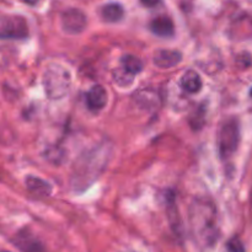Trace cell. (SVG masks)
<instances>
[{
    "label": "cell",
    "mask_w": 252,
    "mask_h": 252,
    "mask_svg": "<svg viewBox=\"0 0 252 252\" xmlns=\"http://www.w3.org/2000/svg\"><path fill=\"white\" fill-rule=\"evenodd\" d=\"M150 30L153 33L160 37H171L175 33V26L169 16H158L150 22Z\"/></svg>",
    "instance_id": "30bf717a"
},
{
    "label": "cell",
    "mask_w": 252,
    "mask_h": 252,
    "mask_svg": "<svg viewBox=\"0 0 252 252\" xmlns=\"http://www.w3.org/2000/svg\"><path fill=\"white\" fill-rule=\"evenodd\" d=\"M2 252H9V251H2Z\"/></svg>",
    "instance_id": "7402d4cb"
},
{
    "label": "cell",
    "mask_w": 252,
    "mask_h": 252,
    "mask_svg": "<svg viewBox=\"0 0 252 252\" xmlns=\"http://www.w3.org/2000/svg\"><path fill=\"white\" fill-rule=\"evenodd\" d=\"M21 1H24L27 5H36L39 0H21Z\"/></svg>",
    "instance_id": "ffe728a7"
},
{
    "label": "cell",
    "mask_w": 252,
    "mask_h": 252,
    "mask_svg": "<svg viewBox=\"0 0 252 252\" xmlns=\"http://www.w3.org/2000/svg\"><path fill=\"white\" fill-rule=\"evenodd\" d=\"M64 152L61 148H49L46 153H44V158L48 161L53 162V164H62L64 160Z\"/></svg>",
    "instance_id": "e0dca14e"
},
{
    "label": "cell",
    "mask_w": 252,
    "mask_h": 252,
    "mask_svg": "<svg viewBox=\"0 0 252 252\" xmlns=\"http://www.w3.org/2000/svg\"><path fill=\"white\" fill-rule=\"evenodd\" d=\"M180 86L189 94H197L202 89V79L194 70H187L180 80Z\"/></svg>",
    "instance_id": "8fae6325"
},
{
    "label": "cell",
    "mask_w": 252,
    "mask_h": 252,
    "mask_svg": "<svg viewBox=\"0 0 252 252\" xmlns=\"http://www.w3.org/2000/svg\"><path fill=\"white\" fill-rule=\"evenodd\" d=\"M133 98L140 108H144L148 111L157 110L160 105L159 95L152 89H144V90L138 91L134 94Z\"/></svg>",
    "instance_id": "9c48e42d"
},
{
    "label": "cell",
    "mask_w": 252,
    "mask_h": 252,
    "mask_svg": "<svg viewBox=\"0 0 252 252\" xmlns=\"http://www.w3.org/2000/svg\"><path fill=\"white\" fill-rule=\"evenodd\" d=\"M26 186L29 189V191H31L32 193L36 194V196H42V197H48L52 193V186L51 184H48L44 180L38 179L36 176H29L26 179Z\"/></svg>",
    "instance_id": "7c38bea8"
},
{
    "label": "cell",
    "mask_w": 252,
    "mask_h": 252,
    "mask_svg": "<svg viewBox=\"0 0 252 252\" xmlns=\"http://www.w3.org/2000/svg\"><path fill=\"white\" fill-rule=\"evenodd\" d=\"M250 95H251V97H252V89H251V93H250Z\"/></svg>",
    "instance_id": "44dd1931"
},
{
    "label": "cell",
    "mask_w": 252,
    "mask_h": 252,
    "mask_svg": "<svg viewBox=\"0 0 252 252\" xmlns=\"http://www.w3.org/2000/svg\"><path fill=\"white\" fill-rule=\"evenodd\" d=\"M0 36L2 38L22 39L29 36V26L21 16H4L0 22Z\"/></svg>",
    "instance_id": "5b68a950"
},
{
    "label": "cell",
    "mask_w": 252,
    "mask_h": 252,
    "mask_svg": "<svg viewBox=\"0 0 252 252\" xmlns=\"http://www.w3.org/2000/svg\"><path fill=\"white\" fill-rule=\"evenodd\" d=\"M189 231L194 243L203 249H209L218 241L219 218L213 202L206 197H198L189 209Z\"/></svg>",
    "instance_id": "6da1fadb"
},
{
    "label": "cell",
    "mask_w": 252,
    "mask_h": 252,
    "mask_svg": "<svg viewBox=\"0 0 252 252\" xmlns=\"http://www.w3.org/2000/svg\"><path fill=\"white\" fill-rule=\"evenodd\" d=\"M16 245L19 246L24 252H41L42 246L41 244L37 240H34L31 236H26L24 238V235H19V239L16 240Z\"/></svg>",
    "instance_id": "9a60e30c"
},
{
    "label": "cell",
    "mask_w": 252,
    "mask_h": 252,
    "mask_svg": "<svg viewBox=\"0 0 252 252\" xmlns=\"http://www.w3.org/2000/svg\"><path fill=\"white\" fill-rule=\"evenodd\" d=\"M107 103V93L101 85H94L86 94V105L91 111H100Z\"/></svg>",
    "instance_id": "ba28073f"
},
{
    "label": "cell",
    "mask_w": 252,
    "mask_h": 252,
    "mask_svg": "<svg viewBox=\"0 0 252 252\" xmlns=\"http://www.w3.org/2000/svg\"><path fill=\"white\" fill-rule=\"evenodd\" d=\"M226 249L229 252H245L243 243L239 238H233L228 241L226 244Z\"/></svg>",
    "instance_id": "ac0fdd59"
},
{
    "label": "cell",
    "mask_w": 252,
    "mask_h": 252,
    "mask_svg": "<svg viewBox=\"0 0 252 252\" xmlns=\"http://www.w3.org/2000/svg\"><path fill=\"white\" fill-rule=\"evenodd\" d=\"M70 73L64 66L52 64L43 74V88L47 97L51 100H59L66 96L70 90Z\"/></svg>",
    "instance_id": "3957f363"
},
{
    "label": "cell",
    "mask_w": 252,
    "mask_h": 252,
    "mask_svg": "<svg viewBox=\"0 0 252 252\" xmlns=\"http://www.w3.org/2000/svg\"><path fill=\"white\" fill-rule=\"evenodd\" d=\"M121 65L132 74H138L143 70V63L138 57L132 56V54H126L121 59Z\"/></svg>",
    "instance_id": "5bb4252c"
},
{
    "label": "cell",
    "mask_w": 252,
    "mask_h": 252,
    "mask_svg": "<svg viewBox=\"0 0 252 252\" xmlns=\"http://www.w3.org/2000/svg\"><path fill=\"white\" fill-rule=\"evenodd\" d=\"M107 147H97L84 155L83 159L76 164L75 172H74V179H75L74 185L78 189H80L81 186L88 187L101 174V170L106 166L107 162Z\"/></svg>",
    "instance_id": "7a4b0ae2"
},
{
    "label": "cell",
    "mask_w": 252,
    "mask_h": 252,
    "mask_svg": "<svg viewBox=\"0 0 252 252\" xmlns=\"http://www.w3.org/2000/svg\"><path fill=\"white\" fill-rule=\"evenodd\" d=\"M182 54L177 51H171V49H161L155 53L153 62L155 66L161 69H170L172 66L181 63Z\"/></svg>",
    "instance_id": "52a82bcc"
},
{
    "label": "cell",
    "mask_w": 252,
    "mask_h": 252,
    "mask_svg": "<svg viewBox=\"0 0 252 252\" xmlns=\"http://www.w3.org/2000/svg\"><path fill=\"white\" fill-rule=\"evenodd\" d=\"M134 74L128 71L123 66H120V68H117L113 71V80H115L116 84L122 86V88L129 86L133 83V80H134Z\"/></svg>",
    "instance_id": "2e32d148"
},
{
    "label": "cell",
    "mask_w": 252,
    "mask_h": 252,
    "mask_svg": "<svg viewBox=\"0 0 252 252\" xmlns=\"http://www.w3.org/2000/svg\"><path fill=\"white\" fill-rule=\"evenodd\" d=\"M88 20L81 10L69 9L62 15V27L66 33L78 34L86 29Z\"/></svg>",
    "instance_id": "8992f818"
},
{
    "label": "cell",
    "mask_w": 252,
    "mask_h": 252,
    "mask_svg": "<svg viewBox=\"0 0 252 252\" xmlns=\"http://www.w3.org/2000/svg\"><path fill=\"white\" fill-rule=\"evenodd\" d=\"M240 128L235 120H230L221 127L218 135V149L221 159H229L238 149Z\"/></svg>",
    "instance_id": "277c9868"
},
{
    "label": "cell",
    "mask_w": 252,
    "mask_h": 252,
    "mask_svg": "<svg viewBox=\"0 0 252 252\" xmlns=\"http://www.w3.org/2000/svg\"><path fill=\"white\" fill-rule=\"evenodd\" d=\"M140 2L147 7H154L159 4L160 0H140Z\"/></svg>",
    "instance_id": "d6986e66"
},
{
    "label": "cell",
    "mask_w": 252,
    "mask_h": 252,
    "mask_svg": "<svg viewBox=\"0 0 252 252\" xmlns=\"http://www.w3.org/2000/svg\"><path fill=\"white\" fill-rule=\"evenodd\" d=\"M101 15H102L103 20L107 22H117L122 20L123 15H125V10H123L122 5L117 4V2H111V4L105 5L101 10Z\"/></svg>",
    "instance_id": "4fadbf2b"
}]
</instances>
